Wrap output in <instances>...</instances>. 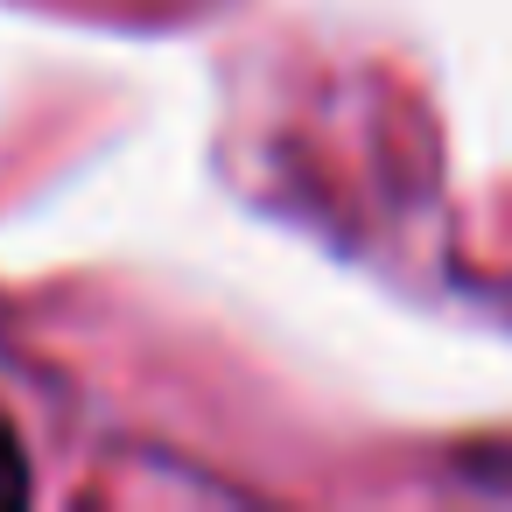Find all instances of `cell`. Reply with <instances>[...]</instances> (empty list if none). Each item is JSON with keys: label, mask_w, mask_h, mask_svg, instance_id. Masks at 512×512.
<instances>
[{"label": "cell", "mask_w": 512, "mask_h": 512, "mask_svg": "<svg viewBox=\"0 0 512 512\" xmlns=\"http://www.w3.org/2000/svg\"><path fill=\"white\" fill-rule=\"evenodd\" d=\"M36 477H29V449H22V428L8 421V407H0V512L8 505H29Z\"/></svg>", "instance_id": "6da1fadb"}]
</instances>
